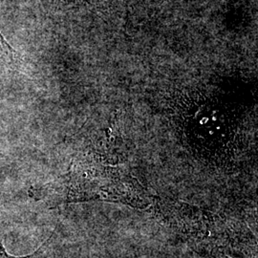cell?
<instances>
[{"mask_svg": "<svg viewBox=\"0 0 258 258\" xmlns=\"http://www.w3.org/2000/svg\"><path fill=\"white\" fill-rule=\"evenodd\" d=\"M42 246H43V245H42ZM42 246H41L39 249H37V251H35L33 254H30V255H27V256H20V257H18V256H13V255L9 254V253L6 251V249L4 248V246H3V244H2V242H1V240H0V258H36L37 255L39 254L41 249H42Z\"/></svg>", "mask_w": 258, "mask_h": 258, "instance_id": "2", "label": "cell"}, {"mask_svg": "<svg viewBox=\"0 0 258 258\" xmlns=\"http://www.w3.org/2000/svg\"><path fill=\"white\" fill-rule=\"evenodd\" d=\"M65 1H77V0H65Z\"/></svg>", "mask_w": 258, "mask_h": 258, "instance_id": "3", "label": "cell"}, {"mask_svg": "<svg viewBox=\"0 0 258 258\" xmlns=\"http://www.w3.org/2000/svg\"><path fill=\"white\" fill-rule=\"evenodd\" d=\"M15 55V51L10 46L9 43L3 38L0 34V56L4 58H12Z\"/></svg>", "mask_w": 258, "mask_h": 258, "instance_id": "1", "label": "cell"}]
</instances>
